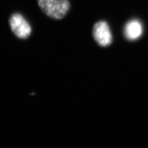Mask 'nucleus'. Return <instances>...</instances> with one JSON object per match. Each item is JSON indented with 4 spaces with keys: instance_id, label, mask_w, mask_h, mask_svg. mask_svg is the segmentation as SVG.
I'll use <instances>...</instances> for the list:
<instances>
[{
    "instance_id": "1",
    "label": "nucleus",
    "mask_w": 148,
    "mask_h": 148,
    "mask_svg": "<svg viewBox=\"0 0 148 148\" xmlns=\"http://www.w3.org/2000/svg\"><path fill=\"white\" fill-rule=\"evenodd\" d=\"M37 2L44 13L55 19H62L70 8L68 0H37Z\"/></svg>"
},
{
    "instance_id": "2",
    "label": "nucleus",
    "mask_w": 148,
    "mask_h": 148,
    "mask_svg": "<svg viewBox=\"0 0 148 148\" xmlns=\"http://www.w3.org/2000/svg\"><path fill=\"white\" fill-rule=\"evenodd\" d=\"M9 24L11 30L19 38H27L32 33V27L30 24L21 14H12L10 18Z\"/></svg>"
},
{
    "instance_id": "3",
    "label": "nucleus",
    "mask_w": 148,
    "mask_h": 148,
    "mask_svg": "<svg viewBox=\"0 0 148 148\" xmlns=\"http://www.w3.org/2000/svg\"><path fill=\"white\" fill-rule=\"evenodd\" d=\"M93 36L96 42L102 47H107L112 42L111 30L106 21L95 23L93 28Z\"/></svg>"
},
{
    "instance_id": "4",
    "label": "nucleus",
    "mask_w": 148,
    "mask_h": 148,
    "mask_svg": "<svg viewBox=\"0 0 148 148\" xmlns=\"http://www.w3.org/2000/svg\"><path fill=\"white\" fill-rule=\"evenodd\" d=\"M125 36L129 40H136L141 36L143 33V27L138 20H132L128 22L124 30Z\"/></svg>"
}]
</instances>
